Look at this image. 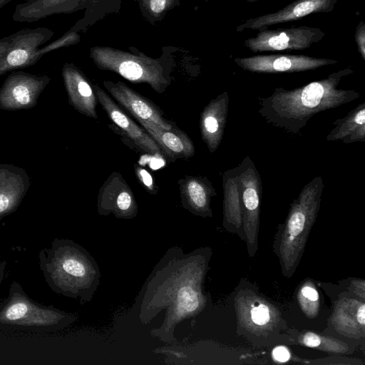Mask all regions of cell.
<instances>
[{"instance_id": "4fadbf2b", "label": "cell", "mask_w": 365, "mask_h": 365, "mask_svg": "<svg viewBox=\"0 0 365 365\" xmlns=\"http://www.w3.org/2000/svg\"><path fill=\"white\" fill-rule=\"evenodd\" d=\"M97 210L101 215L112 214L119 219L136 217L138 206L134 193L120 173H112L100 188Z\"/></svg>"}, {"instance_id": "44dd1931", "label": "cell", "mask_w": 365, "mask_h": 365, "mask_svg": "<svg viewBox=\"0 0 365 365\" xmlns=\"http://www.w3.org/2000/svg\"><path fill=\"white\" fill-rule=\"evenodd\" d=\"M334 128L327 136V140L344 143L365 140V103H361L346 116L333 123Z\"/></svg>"}, {"instance_id": "f1b7e54d", "label": "cell", "mask_w": 365, "mask_h": 365, "mask_svg": "<svg viewBox=\"0 0 365 365\" xmlns=\"http://www.w3.org/2000/svg\"><path fill=\"white\" fill-rule=\"evenodd\" d=\"M273 357L275 360L284 362L289 359L290 355L288 350L283 346L275 348L272 352Z\"/></svg>"}, {"instance_id": "5b68a950", "label": "cell", "mask_w": 365, "mask_h": 365, "mask_svg": "<svg viewBox=\"0 0 365 365\" xmlns=\"http://www.w3.org/2000/svg\"><path fill=\"white\" fill-rule=\"evenodd\" d=\"M90 57L99 69L114 72L134 83H147L160 94L170 84L161 62L140 51L94 46L90 49Z\"/></svg>"}, {"instance_id": "3957f363", "label": "cell", "mask_w": 365, "mask_h": 365, "mask_svg": "<svg viewBox=\"0 0 365 365\" xmlns=\"http://www.w3.org/2000/svg\"><path fill=\"white\" fill-rule=\"evenodd\" d=\"M324 185L322 177L309 181L292 205L279 244V257L284 274L293 273L319 209Z\"/></svg>"}, {"instance_id": "484cf974", "label": "cell", "mask_w": 365, "mask_h": 365, "mask_svg": "<svg viewBox=\"0 0 365 365\" xmlns=\"http://www.w3.org/2000/svg\"><path fill=\"white\" fill-rule=\"evenodd\" d=\"M251 318L254 323L258 325L266 324L269 320V311L264 304H259L251 311Z\"/></svg>"}, {"instance_id": "8fae6325", "label": "cell", "mask_w": 365, "mask_h": 365, "mask_svg": "<svg viewBox=\"0 0 365 365\" xmlns=\"http://www.w3.org/2000/svg\"><path fill=\"white\" fill-rule=\"evenodd\" d=\"M93 88L98 101L115 124L111 125L110 128L115 133L123 134V138L129 140V145H133L135 150L150 155H163L160 148L149 134L116 104L105 91L96 84H93Z\"/></svg>"}, {"instance_id": "30bf717a", "label": "cell", "mask_w": 365, "mask_h": 365, "mask_svg": "<svg viewBox=\"0 0 365 365\" xmlns=\"http://www.w3.org/2000/svg\"><path fill=\"white\" fill-rule=\"evenodd\" d=\"M235 170L240 187L242 219L250 250L255 245L257 235L262 182L257 168L248 156Z\"/></svg>"}, {"instance_id": "6da1fadb", "label": "cell", "mask_w": 365, "mask_h": 365, "mask_svg": "<svg viewBox=\"0 0 365 365\" xmlns=\"http://www.w3.org/2000/svg\"><path fill=\"white\" fill-rule=\"evenodd\" d=\"M208 251L185 253L180 247L169 248L154 267L135 299L138 318L148 324L164 311L163 322L150 334L165 343L175 341L178 324L204 310L207 298L202 286Z\"/></svg>"}, {"instance_id": "ac0fdd59", "label": "cell", "mask_w": 365, "mask_h": 365, "mask_svg": "<svg viewBox=\"0 0 365 365\" xmlns=\"http://www.w3.org/2000/svg\"><path fill=\"white\" fill-rule=\"evenodd\" d=\"M228 94L224 92L211 100L201 113V136L210 153L215 152L221 143L228 113Z\"/></svg>"}, {"instance_id": "2e32d148", "label": "cell", "mask_w": 365, "mask_h": 365, "mask_svg": "<svg viewBox=\"0 0 365 365\" xmlns=\"http://www.w3.org/2000/svg\"><path fill=\"white\" fill-rule=\"evenodd\" d=\"M182 206L196 216L212 217L211 198L216 195L205 177L187 175L178 180Z\"/></svg>"}, {"instance_id": "ffe728a7", "label": "cell", "mask_w": 365, "mask_h": 365, "mask_svg": "<svg viewBox=\"0 0 365 365\" xmlns=\"http://www.w3.org/2000/svg\"><path fill=\"white\" fill-rule=\"evenodd\" d=\"M29 178L21 168L0 165V215L16 208L29 187Z\"/></svg>"}, {"instance_id": "603a6c76", "label": "cell", "mask_w": 365, "mask_h": 365, "mask_svg": "<svg viewBox=\"0 0 365 365\" xmlns=\"http://www.w3.org/2000/svg\"><path fill=\"white\" fill-rule=\"evenodd\" d=\"M144 16L154 21L162 19L170 9L180 4V0H138Z\"/></svg>"}, {"instance_id": "277c9868", "label": "cell", "mask_w": 365, "mask_h": 365, "mask_svg": "<svg viewBox=\"0 0 365 365\" xmlns=\"http://www.w3.org/2000/svg\"><path fill=\"white\" fill-rule=\"evenodd\" d=\"M57 289L64 295L91 302L101 284V273L94 257L71 240L59 244L53 265Z\"/></svg>"}, {"instance_id": "e0dca14e", "label": "cell", "mask_w": 365, "mask_h": 365, "mask_svg": "<svg viewBox=\"0 0 365 365\" xmlns=\"http://www.w3.org/2000/svg\"><path fill=\"white\" fill-rule=\"evenodd\" d=\"M91 0H26L16 6L12 19L32 23L54 14H69L83 9Z\"/></svg>"}, {"instance_id": "5bb4252c", "label": "cell", "mask_w": 365, "mask_h": 365, "mask_svg": "<svg viewBox=\"0 0 365 365\" xmlns=\"http://www.w3.org/2000/svg\"><path fill=\"white\" fill-rule=\"evenodd\" d=\"M338 1L295 0L277 11L245 20L236 27V31H260L270 26L297 21L312 14L329 13L333 11Z\"/></svg>"}, {"instance_id": "4316f807", "label": "cell", "mask_w": 365, "mask_h": 365, "mask_svg": "<svg viewBox=\"0 0 365 365\" xmlns=\"http://www.w3.org/2000/svg\"><path fill=\"white\" fill-rule=\"evenodd\" d=\"M355 42L357 46L358 52L361 58L365 60V24L360 21L355 30L354 34Z\"/></svg>"}, {"instance_id": "7c38bea8", "label": "cell", "mask_w": 365, "mask_h": 365, "mask_svg": "<svg viewBox=\"0 0 365 365\" xmlns=\"http://www.w3.org/2000/svg\"><path fill=\"white\" fill-rule=\"evenodd\" d=\"M103 84L118 106L136 120L148 121L163 130H170L175 123L165 118L163 110L152 101L121 81H104Z\"/></svg>"}, {"instance_id": "8992f818", "label": "cell", "mask_w": 365, "mask_h": 365, "mask_svg": "<svg viewBox=\"0 0 365 365\" xmlns=\"http://www.w3.org/2000/svg\"><path fill=\"white\" fill-rule=\"evenodd\" d=\"M53 36L51 29L38 27L21 29L0 38V76L35 64L40 59L38 50Z\"/></svg>"}, {"instance_id": "d6986e66", "label": "cell", "mask_w": 365, "mask_h": 365, "mask_svg": "<svg viewBox=\"0 0 365 365\" xmlns=\"http://www.w3.org/2000/svg\"><path fill=\"white\" fill-rule=\"evenodd\" d=\"M160 148L164 157L170 161L187 159L195 154V146L187 135L177 126L163 130L152 123L137 120Z\"/></svg>"}, {"instance_id": "9a60e30c", "label": "cell", "mask_w": 365, "mask_h": 365, "mask_svg": "<svg viewBox=\"0 0 365 365\" xmlns=\"http://www.w3.org/2000/svg\"><path fill=\"white\" fill-rule=\"evenodd\" d=\"M62 76L69 103L80 113L96 119L98 99L84 73L73 63H66Z\"/></svg>"}, {"instance_id": "f546056e", "label": "cell", "mask_w": 365, "mask_h": 365, "mask_svg": "<svg viewBox=\"0 0 365 365\" xmlns=\"http://www.w3.org/2000/svg\"><path fill=\"white\" fill-rule=\"evenodd\" d=\"M300 294L312 302H318L319 294L317 290L309 286H304L301 289Z\"/></svg>"}, {"instance_id": "7402d4cb", "label": "cell", "mask_w": 365, "mask_h": 365, "mask_svg": "<svg viewBox=\"0 0 365 365\" xmlns=\"http://www.w3.org/2000/svg\"><path fill=\"white\" fill-rule=\"evenodd\" d=\"M224 218L229 225L238 228L242 221L240 187L235 168L223 173Z\"/></svg>"}, {"instance_id": "ba28073f", "label": "cell", "mask_w": 365, "mask_h": 365, "mask_svg": "<svg viewBox=\"0 0 365 365\" xmlns=\"http://www.w3.org/2000/svg\"><path fill=\"white\" fill-rule=\"evenodd\" d=\"M234 62L245 71L258 73L307 71L337 63V61L334 59L289 54L237 57L234 58Z\"/></svg>"}, {"instance_id": "d6a6232c", "label": "cell", "mask_w": 365, "mask_h": 365, "mask_svg": "<svg viewBox=\"0 0 365 365\" xmlns=\"http://www.w3.org/2000/svg\"><path fill=\"white\" fill-rule=\"evenodd\" d=\"M245 1H247L249 2H254V1H258V0H245Z\"/></svg>"}, {"instance_id": "4dcf8cb0", "label": "cell", "mask_w": 365, "mask_h": 365, "mask_svg": "<svg viewBox=\"0 0 365 365\" xmlns=\"http://www.w3.org/2000/svg\"><path fill=\"white\" fill-rule=\"evenodd\" d=\"M356 321L358 324L364 328L365 325V305L364 303L360 304L356 313Z\"/></svg>"}, {"instance_id": "9c48e42d", "label": "cell", "mask_w": 365, "mask_h": 365, "mask_svg": "<svg viewBox=\"0 0 365 365\" xmlns=\"http://www.w3.org/2000/svg\"><path fill=\"white\" fill-rule=\"evenodd\" d=\"M50 81L46 75L14 71L0 88V108L16 110L35 106Z\"/></svg>"}, {"instance_id": "83f0119b", "label": "cell", "mask_w": 365, "mask_h": 365, "mask_svg": "<svg viewBox=\"0 0 365 365\" xmlns=\"http://www.w3.org/2000/svg\"><path fill=\"white\" fill-rule=\"evenodd\" d=\"M302 341L307 346L314 348L319 346L322 340L320 336L312 332H307L303 336Z\"/></svg>"}, {"instance_id": "1f68e13d", "label": "cell", "mask_w": 365, "mask_h": 365, "mask_svg": "<svg viewBox=\"0 0 365 365\" xmlns=\"http://www.w3.org/2000/svg\"><path fill=\"white\" fill-rule=\"evenodd\" d=\"M13 0H0V9L5 6Z\"/></svg>"}, {"instance_id": "cb8c5ba5", "label": "cell", "mask_w": 365, "mask_h": 365, "mask_svg": "<svg viewBox=\"0 0 365 365\" xmlns=\"http://www.w3.org/2000/svg\"><path fill=\"white\" fill-rule=\"evenodd\" d=\"M79 41L80 34L77 31L71 29L57 40L53 41L45 46L41 47L37 51V55L38 58H41L47 53L62 47L76 44Z\"/></svg>"}, {"instance_id": "d4e9b609", "label": "cell", "mask_w": 365, "mask_h": 365, "mask_svg": "<svg viewBox=\"0 0 365 365\" xmlns=\"http://www.w3.org/2000/svg\"><path fill=\"white\" fill-rule=\"evenodd\" d=\"M134 170L139 183L144 189L150 194L156 195L158 189L150 173L147 170L137 165H134Z\"/></svg>"}, {"instance_id": "52a82bcc", "label": "cell", "mask_w": 365, "mask_h": 365, "mask_svg": "<svg viewBox=\"0 0 365 365\" xmlns=\"http://www.w3.org/2000/svg\"><path fill=\"white\" fill-rule=\"evenodd\" d=\"M325 35L322 29L307 26L266 29L245 40L244 46L253 53L301 51L319 42Z\"/></svg>"}, {"instance_id": "7a4b0ae2", "label": "cell", "mask_w": 365, "mask_h": 365, "mask_svg": "<svg viewBox=\"0 0 365 365\" xmlns=\"http://www.w3.org/2000/svg\"><path fill=\"white\" fill-rule=\"evenodd\" d=\"M353 72L350 68H345L299 88H276L269 96L259 98L258 112L268 123L297 135L317 113L360 96L356 91L339 88L342 78Z\"/></svg>"}]
</instances>
